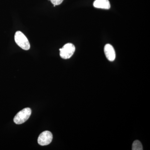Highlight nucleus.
Returning a JSON list of instances; mask_svg holds the SVG:
<instances>
[{
  "label": "nucleus",
  "mask_w": 150,
  "mask_h": 150,
  "mask_svg": "<svg viewBox=\"0 0 150 150\" xmlns=\"http://www.w3.org/2000/svg\"><path fill=\"white\" fill-rule=\"evenodd\" d=\"M16 43L20 48L24 50H28L30 48L29 41L25 35L20 31H17L15 35Z\"/></svg>",
  "instance_id": "nucleus-1"
},
{
  "label": "nucleus",
  "mask_w": 150,
  "mask_h": 150,
  "mask_svg": "<svg viewBox=\"0 0 150 150\" xmlns=\"http://www.w3.org/2000/svg\"><path fill=\"white\" fill-rule=\"evenodd\" d=\"M31 114V110L29 108H26L17 113L14 118L13 121L16 124H21L28 120Z\"/></svg>",
  "instance_id": "nucleus-2"
},
{
  "label": "nucleus",
  "mask_w": 150,
  "mask_h": 150,
  "mask_svg": "<svg viewBox=\"0 0 150 150\" xmlns=\"http://www.w3.org/2000/svg\"><path fill=\"white\" fill-rule=\"evenodd\" d=\"M76 48L72 43L65 44L62 48H60V55L61 58L64 59H69L74 53Z\"/></svg>",
  "instance_id": "nucleus-3"
},
{
  "label": "nucleus",
  "mask_w": 150,
  "mask_h": 150,
  "mask_svg": "<svg viewBox=\"0 0 150 150\" xmlns=\"http://www.w3.org/2000/svg\"><path fill=\"white\" fill-rule=\"evenodd\" d=\"M53 139V135L50 131H43L40 134L38 139V144L40 146H46L49 144Z\"/></svg>",
  "instance_id": "nucleus-4"
},
{
  "label": "nucleus",
  "mask_w": 150,
  "mask_h": 150,
  "mask_svg": "<svg viewBox=\"0 0 150 150\" xmlns=\"http://www.w3.org/2000/svg\"><path fill=\"white\" fill-rule=\"evenodd\" d=\"M104 53L107 59L110 62H113L115 59V52L113 46L107 44L104 47Z\"/></svg>",
  "instance_id": "nucleus-5"
},
{
  "label": "nucleus",
  "mask_w": 150,
  "mask_h": 150,
  "mask_svg": "<svg viewBox=\"0 0 150 150\" xmlns=\"http://www.w3.org/2000/svg\"><path fill=\"white\" fill-rule=\"evenodd\" d=\"M93 6L96 8L109 9L110 7V2L108 0H95Z\"/></svg>",
  "instance_id": "nucleus-6"
},
{
  "label": "nucleus",
  "mask_w": 150,
  "mask_h": 150,
  "mask_svg": "<svg viewBox=\"0 0 150 150\" xmlns=\"http://www.w3.org/2000/svg\"><path fill=\"white\" fill-rule=\"evenodd\" d=\"M132 149L133 150H143L142 143L139 140L134 141L132 145Z\"/></svg>",
  "instance_id": "nucleus-7"
},
{
  "label": "nucleus",
  "mask_w": 150,
  "mask_h": 150,
  "mask_svg": "<svg viewBox=\"0 0 150 150\" xmlns=\"http://www.w3.org/2000/svg\"><path fill=\"white\" fill-rule=\"evenodd\" d=\"M51 3L54 5H59L61 4L63 2L64 0H50Z\"/></svg>",
  "instance_id": "nucleus-8"
}]
</instances>
